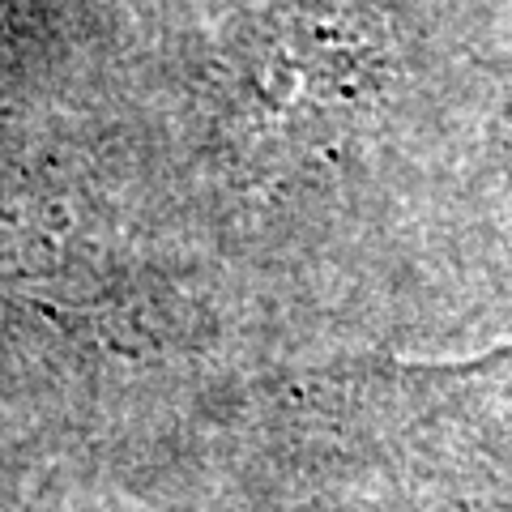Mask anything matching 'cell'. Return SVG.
Segmentation results:
<instances>
[{
	"instance_id": "1",
	"label": "cell",
	"mask_w": 512,
	"mask_h": 512,
	"mask_svg": "<svg viewBox=\"0 0 512 512\" xmlns=\"http://www.w3.org/2000/svg\"><path fill=\"white\" fill-rule=\"evenodd\" d=\"M448 397V393H444ZM444 423L389 461V512H512V406L448 397Z\"/></svg>"
},
{
	"instance_id": "2",
	"label": "cell",
	"mask_w": 512,
	"mask_h": 512,
	"mask_svg": "<svg viewBox=\"0 0 512 512\" xmlns=\"http://www.w3.org/2000/svg\"><path fill=\"white\" fill-rule=\"evenodd\" d=\"M423 380L448 397H470V402H508L512 406V342L495 346L487 355L466 363L423 367Z\"/></svg>"
}]
</instances>
